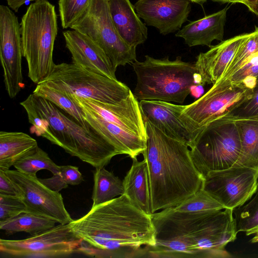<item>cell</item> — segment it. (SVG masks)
Listing matches in <instances>:
<instances>
[{
    "instance_id": "1",
    "label": "cell",
    "mask_w": 258,
    "mask_h": 258,
    "mask_svg": "<svg viewBox=\"0 0 258 258\" xmlns=\"http://www.w3.org/2000/svg\"><path fill=\"white\" fill-rule=\"evenodd\" d=\"M155 244L150 252L162 257H230L225 247L238 233L233 210L182 212L173 207L152 214Z\"/></svg>"
},
{
    "instance_id": "2",
    "label": "cell",
    "mask_w": 258,
    "mask_h": 258,
    "mask_svg": "<svg viewBox=\"0 0 258 258\" xmlns=\"http://www.w3.org/2000/svg\"><path fill=\"white\" fill-rule=\"evenodd\" d=\"M83 241L77 250L94 257L113 256L123 249L155 244L152 215L134 206L123 194L92 206L84 216L69 223Z\"/></svg>"
},
{
    "instance_id": "3",
    "label": "cell",
    "mask_w": 258,
    "mask_h": 258,
    "mask_svg": "<svg viewBox=\"0 0 258 258\" xmlns=\"http://www.w3.org/2000/svg\"><path fill=\"white\" fill-rule=\"evenodd\" d=\"M146 149L142 153L148 172L152 213L173 207L200 189L204 177L190 150L145 120Z\"/></svg>"
},
{
    "instance_id": "4",
    "label": "cell",
    "mask_w": 258,
    "mask_h": 258,
    "mask_svg": "<svg viewBox=\"0 0 258 258\" xmlns=\"http://www.w3.org/2000/svg\"><path fill=\"white\" fill-rule=\"evenodd\" d=\"M26 99L56 140L57 146L71 156L98 168L105 167L114 156L120 154L101 135L83 127L49 101L33 93Z\"/></svg>"
},
{
    "instance_id": "5",
    "label": "cell",
    "mask_w": 258,
    "mask_h": 258,
    "mask_svg": "<svg viewBox=\"0 0 258 258\" xmlns=\"http://www.w3.org/2000/svg\"><path fill=\"white\" fill-rule=\"evenodd\" d=\"M132 66L137 76L134 92L139 101L160 100L181 104L198 82L194 63L183 61L181 56L174 60L145 56Z\"/></svg>"
},
{
    "instance_id": "6",
    "label": "cell",
    "mask_w": 258,
    "mask_h": 258,
    "mask_svg": "<svg viewBox=\"0 0 258 258\" xmlns=\"http://www.w3.org/2000/svg\"><path fill=\"white\" fill-rule=\"evenodd\" d=\"M20 24L28 77L37 84L50 74L55 64L53 51L57 22L54 6L47 0L35 1L27 8Z\"/></svg>"
},
{
    "instance_id": "7",
    "label": "cell",
    "mask_w": 258,
    "mask_h": 258,
    "mask_svg": "<svg viewBox=\"0 0 258 258\" xmlns=\"http://www.w3.org/2000/svg\"><path fill=\"white\" fill-rule=\"evenodd\" d=\"M190 150L194 163L203 177L210 171L234 166L241 151L235 119L225 116L209 122L197 135Z\"/></svg>"
},
{
    "instance_id": "8",
    "label": "cell",
    "mask_w": 258,
    "mask_h": 258,
    "mask_svg": "<svg viewBox=\"0 0 258 258\" xmlns=\"http://www.w3.org/2000/svg\"><path fill=\"white\" fill-rule=\"evenodd\" d=\"M68 96L73 95L100 102L117 104L131 90L124 83L97 74L74 63L55 64L50 74L41 82Z\"/></svg>"
},
{
    "instance_id": "9",
    "label": "cell",
    "mask_w": 258,
    "mask_h": 258,
    "mask_svg": "<svg viewBox=\"0 0 258 258\" xmlns=\"http://www.w3.org/2000/svg\"><path fill=\"white\" fill-rule=\"evenodd\" d=\"M251 94L252 89L245 85L222 78L198 100L185 105L180 118L191 134L192 144L207 124L229 114Z\"/></svg>"
},
{
    "instance_id": "10",
    "label": "cell",
    "mask_w": 258,
    "mask_h": 258,
    "mask_svg": "<svg viewBox=\"0 0 258 258\" xmlns=\"http://www.w3.org/2000/svg\"><path fill=\"white\" fill-rule=\"evenodd\" d=\"M71 28L86 35L97 43L115 69L137 60L136 47L125 43L114 26L108 0H92L87 11Z\"/></svg>"
},
{
    "instance_id": "11",
    "label": "cell",
    "mask_w": 258,
    "mask_h": 258,
    "mask_svg": "<svg viewBox=\"0 0 258 258\" xmlns=\"http://www.w3.org/2000/svg\"><path fill=\"white\" fill-rule=\"evenodd\" d=\"M82 239L71 230L70 224L57 226L23 239H0V252L12 257H61L80 246Z\"/></svg>"
},
{
    "instance_id": "12",
    "label": "cell",
    "mask_w": 258,
    "mask_h": 258,
    "mask_svg": "<svg viewBox=\"0 0 258 258\" xmlns=\"http://www.w3.org/2000/svg\"><path fill=\"white\" fill-rule=\"evenodd\" d=\"M257 184L258 170L237 166L208 172L202 188L225 208L233 210L252 197Z\"/></svg>"
},
{
    "instance_id": "13",
    "label": "cell",
    "mask_w": 258,
    "mask_h": 258,
    "mask_svg": "<svg viewBox=\"0 0 258 258\" xmlns=\"http://www.w3.org/2000/svg\"><path fill=\"white\" fill-rule=\"evenodd\" d=\"M21 24L10 7L0 6V59L5 88L11 98L24 87Z\"/></svg>"
},
{
    "instance_id": "14",
    "label": "cell",
    "mask_w": 258,
    "mask_h": 258,
    "mask_svg": "<svg viewBox=\"0 0 258 258\" xmlns=\"http://www.w3.org/2000/svg\"><path fill=\"white\" fill-rule=\"evenodd\" d=\"M5 171L15 184L28 212L61 224H69L73 220L65 207L61 195L48 188L37 176L16 169Z\"/></svg>"
},
{
    "instance_id": "15",
    "label": "cell",
    "mask_w": 258,
    "mask_h": 258,
    "mask_svg": "<svg viewBox=\"0 0 258 258\" xmlns=\"http://www.w3.org/2000/svg\"><path fill=\"white\" fill-rule=\"evenodd\" d=\"M79 106L99 114L103 119L146 140L145 120L139 101L131 91L128 96L117 104H110L73 95L69 96Z\"/></svg>"
},
{
    "instance_id": "16",
    "label": "cell",
    "mask_w": 258,
    "mask_h": 258,
    "mask_svg": "<svg viewBox=\"0 0 258 258\" xmlns=\"http://www.w3.org/2000/svg\"><path fill=\"white\" fill-rule=\"evenodd\" d=\"M190 0H138L135 9L145 23L164 35L180 29L191 11Z\"/></svg>"
},
{
    "instance_id": "17",
    "label": "cell",
    "mask_w": 258,
    "mask_h": 258,
    "mask_svg": "<svg viewBox=\"0 0 258 258\" xmlns=\"http://www.w3.org/2000/svg\"><path fill=\"white\" fill-rule=\"evenodd\" d=\"M251 33H244L211 46L197 56L195 62L199 85H214L224 75L241 44Z\"/></svg>"
},
{
    "instance_id": "18",
    "label": "cell",
    "mask_w": 258,
    "mask_h": 258,
    "mask_svg": "<svg viewBox=\"0 0 258 258\" xmlns=\"http://www.w3.org/2000/svg\"><path fill=\"white\" fill-rule=\"evenodd\" d=\"M63 35L73 63L109 78L117 79L116 69L103 50L90 37L73 29L64 31Z\"/></svg>"
},
{
    "instance_id": "19",
    "label": "cell",
    "mask_w": 258,
    "mask_h": 258,
    "mask_svg": "<svg viewBox=\"0 0 258 258\" xmlns=\"http://www.w3.org/2000/svg\"><path fill=\"white\" fill-rule=\"evenodd\" d=\"M139 104L144 120L150 122L167 136L191 148V134L180 118L185 105L160 100H141Z\"/></svg>"
},
{
    "instance_id": "20",
    "label": "cell",
    "mask_w": 258,
    "mask_h": 258,
    "mask_svg": "<svg viewBox=\"0 0 258 258\" xmlns=\"http://www.w3.org/2000/svg\"><path fill=\"white\" fill-rule=\"evenodd\" d=\"M80 106L84 112L88 124L111 143L120 154L127 155L134 159L146 149V140L106 120L95 112Z\"/></svg>"
},
{
    "instance_id": "21",
    "label": "cell",
    "mask_w": 258,
    "mask_h": 258,
    "mask_svg": "<svg viewBox=\"0 0 258 258\" xmlns=\"http://www.w3.org/2000/svg\"><path fill=\"white\" fill-rule=\"evenodd\" d=\"M112 21L122 39L136 47L148 38V29L130 0H108Z\"/></svg>"
},
{
    "instance_id": "22",
    "label": "cell",
    "mask_w": 258,
    "mask_h": 258,
    "mask_svg": "<svg viewBox=\"0 0 258 258\" xmlns=\"http://www.w3.org/2000/svg\"><path fill=\"white\" fill-rule=\"evenodd\" d=\"M229 7L190 22L178 31L175 36L182 38L189 47L211 46L215 40L222 41Z\"/></svg>"
},
{
    "instance_id": "23",
    "label": "cell",
    "mask_w": 258,
    "mask_h": 258,
    "mask_svg": "<svg viewBox=\"0 0 258 258\" xmlns=\"http://www.w3.org/2000/svg\"><path fill=\"white\" fill-rule=\"evenodd\" d=\"M133 164L123 180L124 195L137 208L152 214L147 165L145 159H132Z\"/></svg>"
},
{
    "instance_id": "24",
    "label": "cell",
    "mask_w": 258,
    "mask_h": 258,
    "mask_svg": "<svg viewBox=\"0 0 258 258\" xmlns=\"http://www.w3.org/2000/svg\"><path fill=\"white\" fill-rule=\"evenodd\" d=\"M35 139L21 132H0V169H10L14 164L38 147Z\"/></svg>"
},
{
    "instance_id": "25",
    "label": "cell",
    "mask_w": 258,
    "mask_h": 258,
    "mask_svg": "<svg viewBox=\"0 0 258 258\" xmlns=\"http://www.w3.org/2000/svg\"><path fill=\"white\" fill-rule=\"evenodd\" d=\"M234 119L239 134L241 151L239 159L234 166L258 170V118Z\"/></svg>"
},
{
    "instance_id": "26",
    "label": "cell",
    "mask_w": 258,
    "mask_h": 258,
    "mask_svg": "<svg viewBox=\"0 0 258 258\" xmlns=\"http://www.w3.org/2000/svg\"><path fill=\"white\" fill-rule=\"evenodd\" d=\"M123 194V180L104 167L96 168L94 172L92 206L106 203Z\"/></svg>"
},
{
    "instance_id": "27",
    "label": "cell",
    "mask_w": 258,
    "mask_h": 258,
    "mask_svg": "<svg viewBox=\"0 0 258 258\" xmlns=\"http://www.w3.org/2000/svg\"><path fill=\"white\" fill-rule=\"evenodd\" d=\"M56 223L41 215L24 212L14 218L0 222V229L9 234L25 232L33 235L54 227Z\"/></svg>"
},
{
    "instance_id": "28",
    "label": "cell",
    "mask_w": 258,
    "mask_h": 258,
    "mask_svg": "<svg viewBox=\"0 0 258 258\" xmlns=\"http://www.w3.org/2000/svg\"><path fill=\"white\" fill-rule=\"evenodd\" d=\"M33 93L52 102L86 128L93 129L86 120L83 109L72 99L58 89L40 82L37 84Z\"/></svg>"
},
{
    "instance_id": "29",
    "label": "cell",
    "mask_w": 258,
    "mask_h": 258,
    "mask_svg": "<svg viewBox=\"0 0 258 258\" xmlns=\"http://www.w3.org/2000/svg\"><path fill=\"white\" fill-rule=\"evenodd\" d=\"M21 172L36 176L41 170H47L53 174L59 172V166L56 165L48 154L38 146L17 161L13 166Z\"/></svg>"
},
{
    "instance_id": "30",
    "label": "cell",
    "mask_w": 258,
    "mask_h": 258,
    "mask_svg": "<svg viewBox=\"0 0 258 258\" xmlns=\"http://www.w3.org/2000/svg\"><path fill=\"white\" fill-rule=\"evenodd\" d=\"M237 232L247 236L258 227V190L243 205L233 210Z\"/></svg>"
},
{
    "instance_id": "31",
    "label": "cell",
    "mask_w": 258,
    "mask_h": 258,
    "mask_svg": "<svg viewBox=\"0 0 258 258\" xmlns=\"http://www.w3.org/2000/svg\"><path fill=\"white\" fill-rule=\"evenodd\" d=\"M258 54V27L240 46L221 78H227L241 68L250 58Z\"/></svg>"
},
{
    "instance_id": "32",
    "label": "cell",
    "mask_w": 258,
    "mask_h": 258,
    "mask_svg": "<svg viewBox=\"0 0 258 258\" xmlns=\"http://www.w3.org/2000/svg\"><path fill=\"white\" fill-rule=\"evenodd\" d=\"M175 210L182 212H195L225 208L202 187L191 197L176 206Z\"/></svg>"
},
{
    "instance_id": "33",
    "label": "cell",
    "mask_w": 258,
    "mask_h": 258,
    "mask_svg": "<svg viewBox=\"0 0 258 258\" xmlns=\"http://www.w3.org/2000/svg\"><path fill=\"white\" fill-rule=\"evenodd\" d=\"M92 0H59L58 11L61 26L71 27L89 8Z\"/></svg>"
},
{
    "instance_id": "34",
    "label": "cell",
    "mask_w": 258,
    "mask_h": 258,
    "mask_svg": "<svg viewBox=\"0 0 258 258\" xmlns=\"http://www.w3.org/2000/svg\"><path fill=\"white\" fill-rule=\"evenodd\" d=\"M252 90L258 81V54L248 60L241 68L227 78Z\"/></svg>"
},
{
    "instance_id": "35",
    "label": "cell",
    "mask_w": 258,
    "mask_h": 258,
    "mask_svg": "<svg viewBox=\"0 0 258 258\" xmlns=\"http://www.w3.org/2000/svg\"><path fill=\"white\" fill-rule=\"evenodd\" d=\"M28 212L20 197L0 194V222Z\"/></svg>"
},
{
    "instance_id": "36",
    "label": "cell",
    "mask_w": 258,
    "mask_h": 258,
    "mask_svg": "<svg viewBox=\"0 0 258 258\" xmlns=\"http://www.w3.org/2000/svg\"><path fill=\"white\" fill-rule=\"evenodd\" d=\"M226 116L234 119L258 118V81L253 88L249 99Z\"/></svg>"
},
{
    "instance_id": "37",
    "label": "cell",
    "mask_w": 258,
    "mask_h": 258,
    "mask_svg": "<svg viewBox=\"0 0 258 258\" xmlns=\"http://www.w3.org/2000/svg\"><path fill=\"white\" fill-rule=\"evenodd\" d=\"M59 174L68 185H77L82 182L84 178L79 168L73 165L59 166Z\"/></svg>"
},
{
    "instance_id": "38",
    "label": "cell",
    "mask_w": 258,
    "mask_h": 258,
    "mask_svg": "<svg viewBox=\"0 0 258 258\" xmlns=\"http://www.w3.org/2000/svg\"><path fill=\"white\" fill-rule=\"evenodd\" d=\"M0 194L19 197L15 184L2 169H0Z\"/></svg>"
},
{
    "instance_id": "39",
    "label": "cell",
    "mask_w": 258,
    "mask_h": 258,
    "mask_svg": "<svg viewBox=\"0 0 258 258\" xmlns=\"http://www.w3.org/2000/svg\"><path fill=\"white\" fill-rule=\"evenodd\" d=\"M39 179L48 188L57 192L67 188L69 185L64 182L59 173L53 174V176L50 178H39Z\"/></svg>"
},
{
    "instance_id": "40",
    "label": "cell",
    "mask_w": 258,
    "mask_h": 258,
    "mask_svg": "<svg viewBox=\"0 0 258 258\" xmlns=\"http://www.w3.org/2000/svg\"><path fill=\"white\" fill-rule=\"evenodd\" d=\"M9 7L15 12H18L19 8L27 2L38 0H6Z\"/></svg>"
},
{
    "instance_id": "41",
    "label": "cell",
    "mask_w": 258,
    "mask_h": 258,
    "mask_svg": "<svg viewBox=\"0 0 258 258\" xmlns=\"http://www.w3.org/2000/svg\"><path fill=\"white\" fill-rule=\"evenodd\" d=\"M248 10L258 16V0H246L244 3Z\"/></svg>"
},
{
    "instance_id": "42",
    "label": "cell",
    "mask_w": 258,
    "mask_h": 258,
    "mask_svg": "<svg viewBox=\"0 0 258 258\" xmlns=\"http://www.w3.org/2000/svg\"><path fill=\"white\" fill-rule=\"evenodd\" d=\"M215 2L222 3H241L244 4L246 0H212Z\"/></svg>"
},
{
    "instance_id": "43",
    "label": "cell",
    "mask_w": 258,
    "mask_h": 258,
    "mask_svg": "<svg viewBox=\"0 0 258 258\" xmlns=\"http://www.w3.org/2000/svg\"><path fill=\"white\" fill-rule=\"evenodd\" d=\"M254 234V236L250 240L251 243H258V227L252 230L250 235Z\"/></svg>"
},
{
    "instance_id": "44",
    "label": "cell",
    "mask_w": 258,
    "mask_h": 258,
    "mask_svg": "<svg viewBox=\"0 0 258 258\" xmlns=\"http://www.w3.org/2000/svg\"><path fill=\"white\" fill-rule=\"evenodd\" d=\"M191 2L203 6L207 0H190Z\"/></svg>"
},
{
    "instance_id": "45",
    "label": "cell",
    "mask_w": 258,
    "mask_h": 258,
    "mask_svg": "<svg viewBox=\"0 0 258 258\" xmlns=\"http://www.w3.org/2000/svg\"><path fill=\"white\" fill-rule=\"evenodd\" d=\"M257 190H258V184H257Z\"/></svg>"
}]
</instances>
